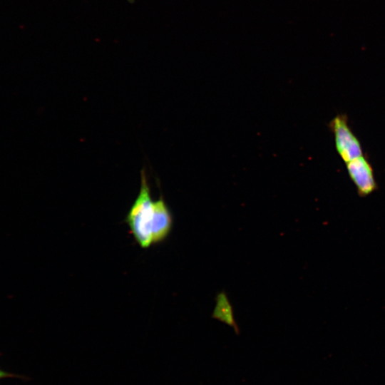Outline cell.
Masks as SVG:
<instances>
[{"instance_id": "obj_1", "label": "cell", "mask_w": 385, "mask_h": 385, "mask_svg": "<svg viewBox=\"0 0 385 385\" xmlns=\"http://www.w3.org/2000/svg\"><path fill=\"white\" fill-rule=\"evenodd\" d=\"M159 205L154 200L145 169L140 171V188L138 196L125 217L130 232L138 245L146 249L153 245L152 225Z\"/></svg>"}, {"instance_id": "obj_2", "label": "cell", "mask_w": 385, "mask_h": 385, "mask_svg": "<svg viewBox=\"0 0 385 385\" xmlns=\"http://www.w3.org/2000/svg\"><path fill=\"white\" fill-rule=\"evenodd\" d=\"M329 125L334 134L336 150L345 163L364 155L361 143L351 130L346 115H336Z\"/></svg>"}, {"instance_id": "obj_3", "label": "cell", "mask_w": 385, "mask_h": 385, "mask_svg": "<svg viewBox=\"0 0 385 385\" xmlns=\"http://www.w3.org/2000/svg\"><path fill=\"white\" fill-rule=\"evenodd\" d=\"M345 164L348 175L361 197L367 196L375 191L377 185L374 170L364 155Z\"/></svg>"}, {"instance_id": "obj_4", "label": "cell", "mask_w": 385, "mask_h": 385, "mask_svg": "<svg viewBox=\"0 0 385 385\" xmlns=\"http://www.w3.org/2000/svg\"><path fill=\"white\" fill-rule=\"evenodd\" d=\"M212 317L238 330L234 320L232 306L225 294L220 293L217 295V304Z\"/></svg>"}, {"instance_id": "obj_5", "label": "cell", "mask_w": 385, "mask_h": 385, "mask_svg": "<svg viewBox=\"0 0 385 385\" xmlns=\"http://www.w3.org/2000/svg\"><path fill=\"white\" fill-rule=\"evenodd\" d=\"M15 376H16L15 374L8 373L0 369V379L8 378V377H16Z\"/></svg>"}]
</instances>
